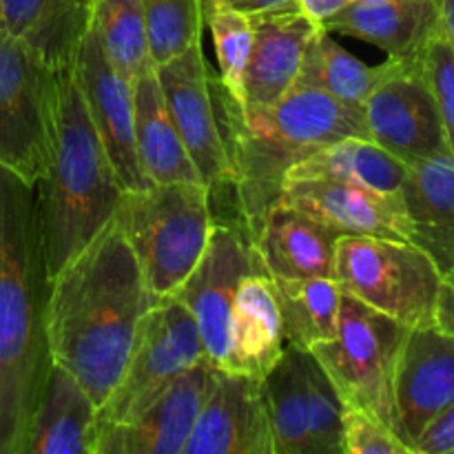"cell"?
Instances as JSON below:
<instances>
[{
	"mask_svg": "<svg viewBox=\"0 0 454 454\" xmlns=\"http://www.w3.org/2000/svg\"><path fill=\"white\" fill-rule=\"evenodd\" d=\"M286 348L273 278L260 257L235 295L229 326V348L220 371L264 380Z\"/></svg>",
	"mask_w": 454,
	"mask_h": 454,
	"instance_id": "20",
	"label": "cell"
},
{
	"mask_svg": "<svg viewBox=\"0 0 454 454\" xmlns=\"http://www.w3.org/2000/svg\"><path fill=\"white\" fill-rule=\"evenodd\" d=\"M415 454H454V403L439 412L412 446Z\"/></svg>",
	"mask_w": 454,
	"mask_h": 454,
	"instance_id": "36",
	"label": "cell"
},
{
	"mask_svg": "<svg viewBox=\"0 0 454 454\" xmlns=\"http://www.w3.org/2000/svg\"><path fill=\"white\" fill-rule=\"evenodd\" d=\"M288 346L310 350L337 335L341 288L333 278L273 279Z\"/></svg>",
	"mask_w": 454,
	"mask_h": 454,
	"instance_id": "29",
	"label": "cell"
},
{
	"mask_svg": "<svg viewBox=\"0 0 454 454\" xmlns=\"http://www.w3.org/2000/svg\"><path fill=\"white\" fill-rule=\"evenodd\" d=\"M53 71L0 29V167L29 186L44 176L51 151Z\"/></svg>",
	"mask_w": 454,
	"mask_h": 454,
	"instance_id": "9",
	"label": "cell"
},
{
	"mask_svg": "<svg viewBox=\"0 0 454 454\" xmlns=\"http://www.w3.org/2000/svg\"><path fill=\"white\" fill-rule=\"evenodd\" d=\"M211 84L229 158V186L211 200L213 220L235 226L248 239L282 195L293 164L341 137H368L362 111L317 89L293 87L270 105H239L220 75L211 74Z\"/></svg>",
	"mask_w": 454,
	"mask_h": 454,
	"instance_id": "2",
	"label": "cell"
},
{
	"mask_svg": "<svg viewBox=\"0 0 454 454\" xmlns=\"http://www.w3.org/2000/svg\"><path fill=\"white\" fill-rule=\"evenodd\" d=\"M306 353L288 346L264 375V403L275 454H315L310 439V402Z\"/></svg>",
	"mask_w": 454,
	"mask_h": 454,
	"instance_id": "27",
	"label": "cell"
},
{
	"mask_svg": "<svg viewBox=\"0 0 454 454\" xmlns=\"http://www.w3.org/2000/svg\"><path fill=\"white\" fill-rule=\"evenodd\" d=\"M402 202L412 224V244L424 248L439 270L454 266V151L408 162Z\"/></svg>",
	"mask_w": 454,
	"mask_h": 454,
	"instance_id": "21",
	"label": "cell"
},
{
	"mask_svg": "<svg viewBox=\"0 0 454 454\" xmlns=\"http://www.w3.org/2000/svg\"><path fill=\"white\" fill-rule=\"evenodd\" d=\"M364 122L372 142L406 164L448 146L437 102L421 71V56L388 58V71L364 105Z\"/></svg>",
	"mask_w": 454,
	"mask_h": 454,
	"instance_id": "10",
	"label": "cell"
},
{
	"mask_svg": "<svg viewBox=\"0 0 454 454\" xmlns=\"http://www.w3.org/2000/svg\"><path fill=\"white\" fill-rule=\"evenodd\" d=\"M109 153L91 122L74 69L53 71L51 151L35 184L49 275H56L115 215L122 200Z\"/></svg>",
	"mask_w": 454,
	"mask_h": 454,
	"instance_id": "4",
	"label": "cell"
},
{
	"mask_svg": "<svg viewBox=\"0 0 454 454\" xmlns=\"http://www.w3.org/2000/svg\"><path fill=\"white\" fill-rule=\"evenodd\" d=\"M340 235L278 200L262 215L251 244L273 279L333 278Z\"/></svg>",
	"mask_w": 454,
	"mask_h": 454,
	"instance_id": "18",
	"label": "cell"
},
{
	"mask_svg": "<svg viewBox=\"0 0 454 454\" xmlns=\"http://www.w3.org/2000/svg\"><path fill=\"white\" fill-rule=\"evenodd\" d=\"M158 300L115 215L51 278V357L82 384L98 408L127 366L142 315Z\"/></svg>",
	"mask_w": 454,
	"mask_h": 454,
	"instance_id": "1",
	"label": "cell"
},
{
	"mask_svg": "<svg viewBox=\"0 0 454 454\" xmlns=\"http://www.w3.org/2000/svg\"><path fill=\"white\" fill-rule=\"evenodd\" d=\"M89 18L87 0H0V29L27 44L51 69L74 65Z\"/></svg>",
	"mask_w": 454,
	"mask_h": 454,
	"instance_id": "24",
	"label": "cell"
},
{
	"mask_svg": "<svg viewBox=\"0 0 454 454\" xmlns=\"http://www.w3.org/2000/svg\"><path fill=\"white\" fill-rule=\"evenodd\" d=\"M411 328L341 293L337 335L310 348L344 408H364L397 433L395 368Z\"/></svg>",
	"mask_w": 454,
	"mask_h": 454,
	"instance_id": "7",
	"label": "cell"
},
{
	"mask_svg": "<svg viewBox=\"0 0 454 454\" xmlns=\"http://www.w3.org/2000/svg\"><path fill=\"white\" fill-rule=\"evenodd\" d=\"M248 18L253 44L244 71V105H270L295 87L306 44L319 25L300 7Z\"/></svg>",
	"mask_w": 454,
	"mask_h": 454,
	"instance_id": "19",
	"label": "cell"
},
{
	"mask_svg": "<svg viewBox=\"0 0 454 454\" xmlns=\"http://www.w3.org/2000/svg\"><path fill=\"white\" fill-rule=\"evenodd\" d=\"M386 71H388V60L377 67L366 65L357 56L346 51L333 38L331 31L319 25L313 38L306 44L295 87L317 89V91L344 102L350 109H357L364 114L368 96L380 84Z\"/></svg>",
	"mask_w": 454,
	"mask_h": 454,
	"instance_id": "28",
	"label": "cell"
},
{
	"mask_svg": "<svg viewBox=\"0 0 454 454\" xmlns=\"http://www.w3.org/2000/svg\"><path fill=\"white\" fill-rule=\"evenodd\" d=\"M439 12V31L454 44V0H434Z\"/></svg>",
	"mask_w": 454,
	"mask_h": 454,
	"instance_id": "40",
	"label": "cell"
},
{
	"mask_svg": "<svg viewBox=\"0 0 454 454\" xmlns=\"http://www.w3.org/2000/svg\"><path fill=\"white\" fill-rule=\"evenodd\" d=\"M98 406L67 368L53 362L27 434L25 454H93Z\"/></svg>",
	"mask_w": 454,
	"mask_h": 454,
	"instance_id": "23",
	"label": "cell"
},
{
	"mask_svg": "<svg viewBox=\"0 0 454 454\" xmlns=\"http://www.w3.org/2000/svg\"><path fill=\"white\" fill-rule=\"evenodd\" d=\"M433 326L454 337V266L443 270L439 279L437 300H434Z\"/></svg>",
	"mask_w": 454,
	"mask_h": 454,
	"instance_id": "37",
	"label": "cell"
},
{
	"mask_svg": "<svg viewBox=\"0 0 454 454\" xmlns=\"http://www.w3.org/2000/svg\"><path fill=\"white\" fill-rule=\"evenodd\" d=\"M306 386L310 402V439L315 454H341L344 403L315 355L306 353Z\"/></svg>",
	"mask_w": 454,
	"mask_h": 454,
	"instance_id": "33",
	"label": "cell"
},
{
	"mask_svg": "<svg viewBox=\"0 0 454 454\" xmlns=\"http://www.w3.org/2000/svg\"><path fill=\"white\" fill-rule=\"evenodd\" d=\"M89 25L96 29L111 65L129 82L155 69L146 44L142 0H91Z\"/></svg>",
	"mask_w": 454,
	"mask_h": 454,
	"instance_id": "30",
	"label": "cell"
},
{
	"mask_svg": "<svg viewBox=\"0 0 454 454\" xmlns=\"http://www.w3.org/2000/svg\"><path fill=\"white\" fill-rule=\"evenodd\" d=\"M322 27L375 44L395 60H411L439 29V12L434 0H350Z\"/></svg>",
	"mask_w": 454,
	"mask_h": 454,
	"instance_id": "22",
	"label": "cell"
},
{
	"mask_svg": "<svg viewBox=\"0 0 454 454\" xmlns=\"http://www.w3.org/2000/svg\"><path fill=\"white\" fill-rule=\"evenodd\" d=\"M49 286L35 186L0 167V454H25L51 371Z\"/></svg>",
	"mask_w": 454,
	"mask_h": 454,
	"instance_id": "3",
	"label": "cell"
},
{
	"mask_svg": "<svg viewBox=\"0 0 454 454\" xmlns=\"http://www.w3.org/2000/svg\"><path fill=\"white\" fill-rule=\"evenodd\" d=\"M297 3H300V9L310 18V20L322 25L324 20H328V18L335 16L337 12H341L350 0H297Z\"/></svg>",
	"mask_w": 454,
	"mask_h": 454,
	"instance_id": "39",
	"label": "cell"
},
{
	"mask_svg": "<svg viewBox=\"0 0 454 454\" xmlns=\"http://www.w3.org/2000/svg\"><path fill=\"white\" fill-rule=\"evenodd\" d=\"M257 253L242 231L213 222L202 257L182 286L173 293L193 315L204 353L213 368H222L229 348V326L242 279L255 269Z\"/></svg>",
	"mask_w": 454,
	"mask_h": 454,
	"instance_id": "12",
	"label": "cell"
},
{
	"mask_svg": "<svg viewBox=\"0 0 454 454\" xmlns=\"http://www.w3.org/2000/svg\"><path fill=\"white\" fill-rule=\"evenodd\" d=\"M184 454H275L262 380L217 368Z\"/></svg>",
	"mask_w": 454,
	"mask_h": 454,
	"instance_id": "16",
	"label": "cell"
},
{
	"mask_svg": "<svg viewBox=\"0 0 454 454\" xmlns=\"http://www.w3.org/2000/svg\"><path fill=\"white\" fill-rule=\"evenodd\" d=\"M204 22L211 29L213 44H215L220 82L239 105H244V71L253 44L251 18L233 9L207 7Z\"/></svg>",
	"mask_w": 454,
	"mask_h": 454,
	"instance_id": "32",
	"label": "cell"
},
{
	"mask_svg": "<svg viewBox=\"0 0 454 454\" xmlns=\"http://www.w3.org/2000/svg\"><path fill=\"white\" fill-rule=\"evenodd\" d=\"M279 200L337 235H372L411 242L412 224L402 195H381L335 180L284 182Z\"/></svg>",
	"mask_w": 454,
	"mask_h": 454,
	"instance_id": "17",
	"label": "cell"
},
{
	"mask_svg": "<svg viewBox=\"0 0 454 454\" xmlns=\"http://www.w3.org/2000/svg\"><path fill=\"white\" fill-rule=\"evenodd\" d=\"M115 217L155 297H168L182 286L202 257L213 229L211 198L202 182L124 191Z\"/></svg>",
	"mask_w": 454,
	"mask_h": 454,
	"instance_id": "5",
	"label": "cell"
},
{
	"mask_svg": "<svg viewBox=\"0 0 454 454\" xmlns=\"http://www.w3.org/2000/svg\"><path fill=\"white\" fill-rule=\"evenodd\" d=\"M208 362L193 315L173 295L160 297L137 324L127 366L98 408V428L120 426L145 412L182 372Z\"/></svg>",
	"mask_w": 454,
	"mask_h": 454,
	"instance_id": "8",
	"label": "cell"
},
{
	"mask_svg": "<svg viewBox=\"0 0 454 454\" xmlns=\"http://www.w3.org/2000/svg\"><path fill=\"white\" fill-rule=\"evenodd\" d=\"M333 279L344 295L406 324L433 326L442 270L412 242L372 235H341Z\"/></svg>",
	"mask_w": 454,
	"mask_h": 454,
	"instance_id": "6",
	"label": "cell"
},
{
	"mask_svg": "<svg viewBox=\"0 0 454 454\" xmlns=\"http://www.w3.org/2000/svg\"><path fill=\"white\" fill-rule=\"evenodd\" d=\"M71 69L122 189L140 191L153 184L142 171L137 155L133 84L111 65L91 25L80 40Z\"/></svg>",
	"mask_w": 454,
	"mask_h": 454,
	"instance_id": "13",
	"label": "cell"
},
{
	"mask_svg": "<svg viewBox=\"0 0 454 454\" xmlns=\"http://www.w3.org/2000/svg\"><path fill=\"white\" fill-rule=\"evenodd\" d=\"M408 164L368 137H341L319 146L286 171L284 182L335 180L381 195H399Z\"/></svg>",
	"mask_w": 454,
	"mask_h": 454,
	"instance_id": "25",
	"label": "cell"
},
{
	"mask_svg": "<svg viewBox=\"0 0 454 454\" xmlns=\"http://www.w3.org/2000/svg\"><path fill=\"white\" fill-rule=\"evenodd\" d=\"M341 454H412L386 421L364 408H344Z\"/></svg>",
	"mask_w": 454,
	"mask_h": 454,
	"instance_id": "35",
	"label": "cell"
},
{
	"mask_svg": "<svg viewBox=\"0 0 454 454\" xmlns=\"http://www.w3.org/2000/svg\"><path fill=\"white\" fill-rule=\"evenodd\" d=\"M133 109H136V145L145 176L153 184L173 182H202L193 160L168 115L155 69L133 80ZM204 184V182H202Z\"/></svg>",
	"mask_w": 454,
	"mask_h": 454,
	"instance_id": "26",
	"label": "cell"
},
{
	"mask_svg": "<svg viewBox=\"0 0 454 454\" xmlns=\"http://www.w3.org/2000/svg\"><path fill=\"white\" fill-rule=\"evenodd\" d=\"M149 56L155 67L173 60L200 40L202 0H142Z\"/></svg>",
	"mask_w": 454,
	"mask_h": 454,
	"instance_id": "31",
	"label": "cell"
},
{
	"mask_svg": "<svg viewBox=\"0 0 454 454\" xmlns=\"http://www.w3.org/2000/svg\"><path fill=\"white\" fill-rule=\"evenodd\" d=\"M393 390L397 434L412 450L426 426L454 403V337L434 326L411 328L399 350Z\"/></svg>",
	"mask_w": 454,
	"mask_h": 454,
	"instance_id": "14",
	"label": "cell"
},
{
	"mask_svg": "<svg viewBox=\"0 0 454 454\" xmlns=\"http://www.w3.org/2000/svg\"><path fill=\"white\" fill-rule=\"evenodd\" d=\"M421 71L437 102L448 146L454 151V44L439 29L421 49Z\"/></svg>",
	"mask_w": 454,
	"mask_h": 454,
	"instance_id": "34",
	"label": "cell"
},
{
	"mask_svg": "<svg viewBox=\"0 0 454 454\" xmlns=\"http://www.w3.org/2000/svg\"><path fill=\"white\" fill-rule=\"evenodd\" d=\"M87 3H89V7H91V0H87Z\"/></svg>",
	"mask_w": 454,
	"mask_h": 454,
	"instance_id": "41",
	"label": "cell"
},
{
	"mask_svg": "<svg viewBox=\"0 0 454 454\" xmlns=\"http://www.w3.org/2000/svg\"><path fill=\"white\" fill-rule=\"evenodd\" d=\"M168 115L215 200L229 186V158L222 140L211 74L200 40L173 60L155 67Z\"/></svg>",
	"mask_w": 454,
	"mask_h": 454,
	"instance_id": "11",
	"label": "cell"
},
{
	"mask_svg": "<svg viewBox=\"0 0 454 454\" xmlns=\"http://www.w3.org/2000/svg\"><path fill=\"white\" fill-rule=\"evenodd\" d=\"M215 371L195 364L133 421L98 428L93 454H184Z\"/></svg>",
	"mask_w": 454,
	"mask_h": 454,
	"instance_id": "15",
	"label": "cell"
},
{
	"mask_svg": "<svg viewBox=\"0 0 454 454\" xmlns=\"http://www.w3.org/2000/svg\"><path fill=\"white\" fill-rule=\"evenodd\" d=\"M207 7H224L244 16H257V13L284 12V9H297V0H202V9Z\"/></svg>",
	"mask_w": 454,
	"mask_h": 454,
	"instance_id": "38",
	"label": "cell"
}]
</instances>
